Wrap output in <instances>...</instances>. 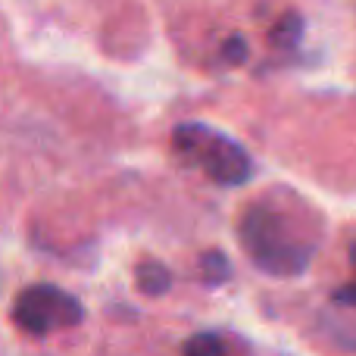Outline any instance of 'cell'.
<instances>
[{"label": "cell", "mask_w": 356, "mask_h": 356, "mask_svg": "<svg viewBox=\"0 0 356 356\" xmlns=\"http://www.w3.org/2000/svg\"><path fill=\"white\" fill-rule=\"evenodd\" d=\"M241 247L250 257V263L257 269L269 272L278 278H294L303 275L313 263L316 241L309 234L300 232L288 209H282L278 203L253 200L250 207L241 213Z\"/></svg>", "instance_id": "6da1fadb"}, {"label": "cell", "mask_w": 356, "mask_h": 356, "mask_svg": "<svg viewBox=\"0 0 356 356\" xmlns=\"http://www.w3.org/2000/svg\"><path fill=\"white\" fill-rule=\"evenodd\" d=\"M172 147L188 166L200 169L213 184L241 188L253 178V160L232 135L203 122H181L172 131Z\"/></svg>", "instance_id": "7a4b0ae2"}, {"label": "cell", "mask_w": 356, "mask_h": 356, "mask_svg": "<svg viewBox=\"0 0 356 356\" xmlns=\"http://www.w3.org/2000/svg\"><path fill=\"white\" fill-rule=\"evenodd\" d=\"M81 319H85L81 300L56 284H29L13 303V322L35 338H47L54 332L72 328Z\"/></svg>", "instance_id": "3957f363"}, {"label": "cell", "mask_w": 356, "mask_h": 356, "mask_svg": "<svg viewBox=\"0 0 356 356\" xmlns=\"http://www.w3.org/2000/svg\"><path fill=\"white\" fill-rule=\"evenodd\" d=\"M135 282L138 288L144 291V294L150 297H160L169 291V284H172V275H169V269L163 263H154V259H147V263H141L135 269Z\"/></svg>", "instance_id": "277c9868"}, {"label": "cell", "mask_w": 356, "mask_h": 356, "mask_svg": "<svg viewBox=\"0 0 356 356\" xmlns=\"http://www.w3.org/2000/svg\"><path fill=\"white\" fill-rule=\"evenodd\" d=\"M200 278L209 284V288H219L232 278V263L222 250H207L200 257Z\"/></svg>", "instance_id": "5b68a950"}, {"label": "cell", "mask_w": 356, "mask_h": 356, "mask_svg": "<svg viewBox=\"0 0 356 356\" xmlns=\"http://www.w3.org/2000/svg\"><path fill=\"white\" fill-rule=\"evenodd\" d=\"M181 353L184 356H225V341L213 332H203V334H194V338L184 341Z\"/></svg>", "instance_id": "8992f818"}, {"label": "cell", "mask_w": 356, "mask_h": 356, "mask_svg": "<svg viewBox=\"0 0 356 356\" xmlns=\"http://www.w3.org/2000/svg\"><path fill=\"white\" fill-rule=\"evenodd\" d=\"M303 35V19L297 16V13H288V16H282L275 22V29H272V44H278V47H294L297 41H300Z\"/></svg>", "instance_id": "52a82bcc"}, {"label": "cell", "mask_w": 356, "mask_h": 356, "mask_svg": "<svg viewBox=\"0 0 356 356\" xmlns=\"http://www.w3.org/2000/svg\"><path fill=\"white\" fill-rule=\"evenodd\" d=\"M244 56H247V41L241 35H232L225 41V60L228 63H241Z\"/></svg>", "instance_id": "ba28073f"}, {"label": "cell", "mask_w": 356, "mask_h": 356, "mask_svg": "<svg viewBox=\"0 0 356 356\" xmlns=\"http://www.w3.org/2000/svg\"><path fill=\"white\" fill-rule=\"evenodd\" d=\"M334 300H338V303H356V282L353 284H344V288L334 294Z\"/></svg>", "instance_id": "9c48e42d"}]
</instances>
